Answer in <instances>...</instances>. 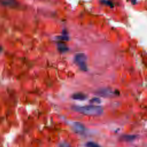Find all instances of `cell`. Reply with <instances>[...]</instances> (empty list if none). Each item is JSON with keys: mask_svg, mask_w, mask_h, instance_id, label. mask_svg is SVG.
<instances>
[{"mask_svg": "<svg viewBox=\"0 0 147 147\" xmlns=\"http://www.w3.org/2000/svg\"><path fill=\"white\" fill-rule=\"evenodd\" d=\"M72 109L83 115L94 116H100L104 111V109L101 106H92V105L84 106H74L72 107Z\"/></svg>", "mask_w": 147, "mask_h": 147, "instance_id": "1", "label": "cell"}, {"mask_svg": "<svg viewBox=\"0 0 147 147\" xmlns=\"http://www.w3.org/2000/svg\"><path fill=\"white\" fill-rule=\"evenodd\" d=\"M74 61L80 70H83V71H87V58L84 54L79 53L76 54L75 56Z\"/></svg>", "mask_w": 147, "mask_h": 147, "instance_id": "2", "label": "cell"}, {"mask_svg": "<svg viewBox=\"0 0 147 147\" xmlns=\"http://www.w3.org/2000/svg\"><path fill=\"white\" fill-rule=\"evenodd\" d=\"M73 129L74 131L78 133H82L85 130V126L79 122H74L73 124Z\"/></svg>", "mask_w": 147, "mask_h": 147, "instance_id": "3", "label": "cell"}, {"mask_svg": "<svg viewBox=\"0 0 147 147\" xmlns=\"http://www.w3.org/2000/svg\"><path fill=\"white\" fill-rule=\"evenodd\" d=\"M97 94L98 95L103 96L104 97H107V96H110L115 93L113 91H111L110 89H100V90L97 91Z\"/></svg>", "mask_w": 147, "mask_h": 147, "instance_id": "4", "label": "cell"}, {"mask_svg": "<svg viewBox=\"0 0 147 147\" xmlns=\"http://www.w3.org/2000/svg\"><path fill=\"white\" fill-rule=\"evenodd\" d=\"M86 97L87 96L82 93H76L72 95V98L76 100H85Z\"/></svg>", "mask_w": 147, "mask_h": 147, "instance_id": "5", "label": "cell"}, {"mask_svg": "<svg viewBox=\"0 0 147 147\" xmlns=\"http://www.w3.org/2000/svg\"><path fill=\"white\" fill-rule=\"evenodd\" d=\"M137 136L136 135H124L122 136L121 137V139L124 140V141H132L134 140L135 139H136Z\"/></svg>", "mask_w": 147, "mask_h": 147, "instance_id": "6", "label": "cell"}, {"mask_svg": "<svg viewBox=\"0 0 147 147\" xmlns=\"http://www.w3.org/2000/svg\"><path fill=\"white\" fill-rule=\"evenodd\" d=\"M58 47L59 51L60 52H64L67 51V50H69V48L66 46V45L64 43L62 42H59L58 44Z\"/></svg>", "mask_w": 147, "mask_h": 147, "instance_id": "7", "label": "cell"}, {"mask_svg": "<svg viewBox=\"0 0 147 147\" xmlns=\"http://www.w3.org/2000/svg\"><path fill=\"white\" fill-rule=\"evenodd\" d=\"M86 146H90V147H96V146H99V145H98L97 144H96L95 142H88L86 144Z\"/></svg>", "mask_w": 147, "mask_h": 147, "instance_id": "8", "label": "cell"}, {"mask_svg": "<svg viewBox=\"0 0 147 147\" xmlns=\"http://www.w3.org/2000/svg\"><path fill=\"white\" fill-rule=\"evenodd\" d=\"M91 102H97V103H100V100L99 98H94V99L91 100Z\"/></svg>", "mask_w": 147, "mask_h": 147, "instance_id": "9", "label": "cell"}, {"mask_svg": "<svg viewBox=\"0 0 147 147\" xmlns=\"http://www.w3.org/2000/svg\"><path fill=\"white\" fill-rule=\"evenodd\" d=\"M1 50H2V48H1V47H0V52H1Z\"/></svg>", "mask_w": 147, "mask_h": 147, "instance_id": "10", "label": "cell"}]
</instances>
